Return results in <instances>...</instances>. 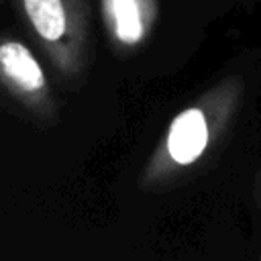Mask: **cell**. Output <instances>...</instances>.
<instances>
[{
    "mask_svg": "<svg viewBox=\"0 0 261 261\" xmlns=\"http://www.w3.org/2000/svg\"><path fill=\"white\" fill-rule=\"evenodd\" d=\"M243 88L239 75L224 77L181 108L145 161L139 186L145 192L169 190L202 163L234 120Z\"/></svg>",
    "mask_w": 261,
    "mask_h": 261,
    "instance_id": "6da1fadb",
    "label": "cell"
},
{
    "mask_svg": "<svg viewBox=\"0 0 261 261\" xmlns=\"http://www.w3.org/2000/svg\"><path fill=\"white\" fill-rule=\"evenodd\" d=\"M12 6L55 71L67 82L84 80L92 57L88 0H12Z\"/></svg>",
    "mask_w": 261,
    "mask_h": 261,
    "instance_id": "7a4b0ae2",
    "label": "cell"
},
{
    "mask_svg": "<svg viewBox=\"0 0 261 261\" xmlns=\"http://www.w3.org/2000/svg\"><path fill=\"white\" fill-rule=\"evenodd\" d=\"M0 80L4 90L35 118L45 124L57 120V106L49 80L33 51L14 37L0 43Z\"/></svg>",
    "mask_w": 261,
    "mask_h": 261,
    "instance_id": "3957f363",
    "label": "cell"
},
{
    "mask_svg": "<svg viewBox=\"0 0 261 261\" xmlns=\"http://www.w3.org/2000/svg\"><path fill=\"white\" fill-rule=\"evenodd\" d=\"M112 51L126 55L145 45L159 18V0H100Z\"/></svg>",
    "mask_w": 261,
    "mask_h": 261,
    "instance_id": "277c9868",
    "label": "cell"
},
{
    "mask_svg": "<svg viewBox=\"0 0 261 261\" xmlns=\"http://www.w3.org/2000/svg\"><path fill=\"white\" fill-rule=\"evenodd\" d=\"M251 194H253V202H255V208H257V212H259V218H261V167L255 171ZM259 261H261V255H259Z\"/></svg>",
    "mask_w": 261,
    "mask_h": 261,
    "instance_id": "5b68a950",
    "label": "cell"
}]
</instances>
